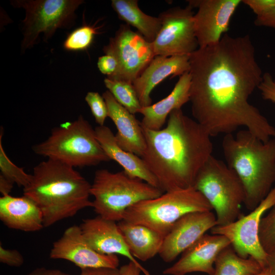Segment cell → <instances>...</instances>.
Returning <instances> with one entry per match:
<instances>
[{
    "mask_svg": "<svg viewBox=\"0 0 275 275\" xmlns=\"http://www.w3.org/2000/svg\"><path fill=\"white\" fill-rule=\"evenodd\" d=\"M254 24L256 26L268 27L275 30V6L266 14L256 17Z\"/></svg>",
    "mask_w": 275,
    "mask_h": 275,
    "instance_id": "e575fe53",
    "label": "cell"
},
{
    "mask_svg": "<svg viewBox=\"0 0 275 275\" xmlns=\"http://www.w3.org/2000/svg\"><path fill=\"white\" fill-rule=\"evenodd\" d=\"M50 257L69 261L80 269L117 268L119 264L116 255H103L94 250L85 239L80 227L75 225L68 228L53 243Z\"/></svg>",
    "mask_w": 275,
    "mask_h": 275,
    "instance_id": "9a60e30c",
    "label": "cell"
},
{
    "mask_svg": "<svg viewBox=\"0 0 275 275\" xmlns=\"http://www.w3.org/2000/svg\"><path fill=\"white\" fill-rule=\"evenodd\" d=\"M189 63L191 113L211 136L244 127L264 142L275 138V127L249 101L263 78L249 35L224 34L190 54Z\"/></svg>",
    "mask_w": 275,
    "mask_h": 275,
    "instance_id": "6da1fadb",
    "label": "cell"
},
{
    "mask_svg": "<svg viewBox=\"0 0 275 275\" xmlns=\"http://www.w3.org/2000/svg\"><path fill=\"white\" fill-rule=\"evenodd\" d=\"M102 96L107 105L108 117L117 130L115 134L117 144L125 151L141 157L146 149V142L141 122L118 103L108 90Z\"/></svg>",
    "mask_w": 275,
    "mask_h": 275,
    "instance_id": "d6986e66",
    "label": "cell"
},
{
    "mask_svg": "<svg viewBox=\"0 0 275 275\" xmlns=\"http://www.w3.org/2000/svg\"><path fill=\"white\" fill-rule=\"evenodd\" d=\"M97 65L100 72L107 75V77L114 75L118 67L116 59L112 55L106 54L98 58Z\"/></svg>",
    "mask_w": 275,
    "mask_h": 275,
    "instance_id": "1f68e13d",
    "label": "cell"
},
{
    "mask_svg": "<svg viewBox=\"0 0 275 275\" xmlns=\"http://www.w3.org/2000/svg\"><path fill=\"white\" fill-rule=\"evenodd\" d=\"M79 275H119V270L118 268H86L81 269Z\"/></svg>",
    "mask_w": 275,
    "mask_h": 275,
    "instance_id": "d590c367",
    "label": "cell"
},
{
    "mask_svg": "<svg viewBox=\"0 0 275 275\" xmlns=\"http://www.w3.org/2000/svg\"><path fill=\"white\" fill-rule=\"evenodd\" d=\"M263 98L275 103V82L271 74H263L262 80L258 87Z\"/></svg>",
    "mask_w": 275,
    "mask_h": 275,
    "instance_id": "d6a6232c",
    "label": "cell"
},
{
    "mask_svg": "<svg viewBox=\"0 0 275 275\" xmlns=\"http://www.w3.org/2000/svg\"><path fill=\"white\" fill-rule=\"evenodd\" d=\"M79 227L85 239L96 252L122 255L138 266L145 275H151L130 253L116 222L98 216L84 219Z\"/></svg>",
    "mask_w": 275,
    "mask_h": 275,
    "instance_id": "e0dca14e",
    "label": "cell"
},
{
    "mask_svg": "<svg viewBox=\"0 0 275 275\" xmlns=\"http://www.w3.org/2000/svg\"><path fill=\"white\" fill-rule=\"evenodd\" d=\"M230 245V241L225 236L205 234L182 253L178 261L162 273L166 275H186L201 272L212 275L218 255Z\"/></svg>",
    "mask_w": 275,
    "mask_h": 275,
    "instance_id": "2e32d148",
    "label": "cell"
},
{
    "mask_svg": "<svg viewBox=\"0 0 275 275\" xmlns=\"http://www.w3.org/2000/svg\"><path fill=\"white\" fill-rule=\"evenodd\" d=\"M193 187L214 210L217 226L229 224L241 215L244 188L235 172L223 161L212 155L199 172Z\"/></svg>",
    "mask_w": 275,
    "mask_h": 275,
    "instance_id": "ba28073f",
    "label": "cell"
},
{
    "mask_svg": "<svg viewBox=\"0 0 275 275\" xmlns=\"http://www.w3.org/2000/svg\"><path fill=\"white\" fill-rule=\"evenodd\" d=\"M0 219L10 229L36 232L44 227L42 211L30 198L9 195L0 198Z\"/></svg>",
    "mask_w": 275,
    "mask_h": 275,
    "instance_id": "ffe728a7",
    "label": "cell"
},
{
    "mask_svg": "<svg viewBox=\"0 0 275 275\" xmlns=\"http://www.w3.org/2000/svg\"><path fill=\"white\" fill-rule=\"evenodd\" d=\"M269 213L261 218L259 227V239L266 253L275 246V204Z\"/></svg>",
    "mask_w": 275,
    "mask_h": 275,
    "instance_id": "f1b7e54d",
    "label": "cell"
},
{
    "mask_svg": "<svg viewBox=\"0 0 275 275\" xmlns=\"http://www.w3.org/2000/svg\"><path fill=\"white\" fill-rule=\"evenodd\" d=\"M90 193L94 198L92 207L98 216L119 222L123 220L125 211L131 206L157 198L164 192L140 179L129 176L124 171L113 173L100 169L95 172Z\"/></svg>",
    "mask_w": 275,
    "mask_h": 275,
    "instance_id": "8992f818",
    "label": "cell"
},
{
    "mask_svg": "<svg viewBox=\"0 0 275 275\" xmlns=\"http://www.w3.org/2000/svg\"><path fill=\"white\" fill-rule=\"evenodd\" d=\"M13 183L0 175V192L2 196L9 195L11 192Z\"/></svg>",
    "mask_w": 275,
    "mask_h": 275,
    "instance_id": "ab89813d",
    "label": "cell"
},
{
    "mask_svg": "<svg viewBox=\"0 0 275 275\" xmlns=\"http://www.w3.org/2000/svg\"><path fill=\"white\" fill-rule=\"evenodd\" d=\"M143 130L146 149L141 157L159 188L167 192L193 187L199 172L212 155L211 136L206 129L180 108L171 113L164 128Z\"/></svg>",
    "mask_w": 275,
    "mask_h": 275,
    "instance_id": "7a4b0ae2",
    "label": "cell"
},
{
    "mask_svg": "<svg viewBox=\"0 0 275 275\" xmlns=\"http://www.w3.org/2000/svg\"><path fill=\"white\" fill-rule=\"evenodd\" d=\"M255 275H270L268 270L265 268L263 269L260 273Z\"/></svg>",
    "mask_w": 275,
    "mask_h": 275,
    "instance_id": "60d3db41",
    "label": "cell"
},
{
    "mask_svg": "<svg viewBox=\"0 0 275 275\" xmlns=\"http://www.w3.org/2000/svg\"><path fill=\"white\" fill-rule=\"evenodd\" d=\"M117 224L129 251L135 259L146 261L159 253L164 236L143 225L124 220Z\"/></svg>",
    "mask_w": 275,
    "mask_h": 275,
    "instance_id": "603a6c76",
    "label": "cell"
},
{
    "mask_svg": "<svg viewBox=\"0 0 275 275\" xmlns=\"http://www.w3.org/2000/svg\"><path fill=\"white\" fill-rule=\"evenodd\" d=\"M26 275H69L59 269L37 268Z\"/></svg>",
    "mask_w": 275,
    "mask_h": 275,
    "instance_id": "74e56055",
    "label": "cell"
},
{
    "mask_svg": "<svg viewBox=\"0 0 275 275\" xmlns=\"http://www.w3.org/2000/svg\"><path fill=\"white\" fill-rule=\"evenodd\" d=\"M211 206L194 187L165 192L128 208L123 220L146 226L165 237L174 224L193 212L210 211Z\"/></svg>",
    "mask_w": 275,
    "mask_h": 275,
    "instance_id": "52a82bcc",
    "label": "cell"
},
{
    "mask_svg": "<svg viewBox=\"0 0 275 275\" xmlns=\"http://www.w3.org/2000/svg\"><path fill=\"white\" fill-rule=\"evenodd\" d=\"M32 176L23 194L41 209L44 227L92 207L91 184L74 168L47 159L34 168Z\"/></svg>",
    "mask_w": 275,
    "mask_h": 275,
    "instance_id": "3957f363",
    "label": "cell"
},
{
    "mask_svg": "<svg viewBox=\"0 0 275 275\" xmlns=\"http://www.w3.org/2000/svg\"><path fill=\"white\" fill-rule=\"evenodd\" d=\"M222 147L227 164L243 185V204L252 211L275 185V138L264 142L245 129L224 135Z\"/></svg>",
    "mask_w": 275,
    "mask_h": 275,
    "instance_id": "277c9868",
    "label": "cell"
},
{
    "mask_svg": "<svg viewBox=\"0 0 275 275\" xmlns=\"http://www.w3.org/2000/svg\"><path fill=\"white\" fill-rule=\"evenodd\" d=\"M190 86V76L187 72L180 76L168 96L154 104L142 107L138 111L143 116L141 122L142 127L153 130L161 129L172 111L181 108L189 101Z\"/></svg>",
    "mask_w": 275,
    "mask_h": 275,
    "instance_id": "7402d4cb",
    "label": "cell"
},
{
    "mask_svg": "<svg viewBox=\"0 0 275 275\" xmlns=\"http://www.w3.org/2000/svg\"><path fill=\"white\" fill-rule=\"evenodd\" d=\"M104 84L118 103L131 114L138 113L142 106L132 84L107 77Z\"/></svg>",
    "mask_w": 275,
    "mask_h": 275,
    "instance_id": "484cf974",
    "label": "cell"
},
{
    "mask_svg": "<svg viewBox=\"0 0 275 275\" xmlns=\"http://www.w3.org/2000/svg\"><path fill=\"white\" fill-rule=\"evenodd\" d=\"M95 131L98 142L111 160L116 161L129 176L140 179L159 188L156 178L147 168L142 157L121 148L116 142L115 134L109 127L105 125L98 126L95 128Z\"/></svg>",
    "mask_w": 275,
    "mask_h": 275,
    "instance_id": "44dd1931",
    "label": "cell"
},
{
    "mask_svg": "<svg viewBox=\"0 0 275 275\" xmlns=\"http://www.w3.org/2000/svg\"><path fill=\"white\" fill-rule=\"evenodd\" d=\"M33 150L73 168L95 166L111 160L98 142L95 129L81 116L52 129L48 138L34 145Z\"/></svg>",
    "mask_w": 275,
    "mask_h": 275,
    "instance_id": "5b68a950",
    "label": "cell"
},
{
    "mask_svg": "<svg viewBox=\"0 0 275 275\" xmlns=\"http://www.w3.org/2000/svg\"><path fill=\"white\" fill-rule=\"evenodd\" d=\"M188 5L198 11L194 29L199 48L217 44L228 32L231 18L241 0H191Z\"/></svg>",
    "mask_w": 275,
    "mask_h": 275,
    "instance_id": "4fadbf2b",
    "label": "cell"
},
{
    "mask_svg": "<svg viewBox=\"0 0 275 275\" xmlns=\"http://www.w3.org/2000/svg\"><path fill=\"white\" fill-rule=\"evenodd\" d=\"M217 225L212 211L187 213L178 219L165 236L158 253L166 262H171Z\"/></svg>",
    "mask_w": 275,
    "mask_h": 275,
    "instance_id": "5bb4252c",
    "label": "cell"
},
{
    "mask_svg": "<svg viewBox=\"0 0 275 275\" xmlns=\"http://www.w3.org/2000/svg\"><path fill=\"white\" fill-rule=\"evenodd\" d=\"M84 3L82 0L11 1L13 7L25 11L21 51L33 47L41 35L47 42L58 29L72 27L76 19L75 11Z\"/></svg>",
    "mask_w": 275,
    "mask_h": 275,
    "instance_id": "9c48e42d",
    "label": "cell"
},
{
    "mask_svg": "<svg viewBox=\"0 0 275 275\" xmlns=\"http://www.w3.org/2000/svg\"><path fill=\"white\" fill-rule=\"evenodd\" d=\"M104 54L114 56L118 67L114 75L107 78L132 84L155 57L152 43L128 24H121L115 36L103 48Z\"/></svg>",
    "mask_w": 275,
    "mask_h": 275,
    "instance_id": "30bf717a",
    "label": "cell"
},
{
    "mask_svg": "<svg viewBox=\"0 0 275 275\" xmlns=\"http://www.w3.org/2000/svg\"><path fill=\"white\" fill-rule=\"evenodd\" d=\"M111 5L121 20L135 28L148 42L154 41L161 28L159 17L144 13L136 0H112Z\"/></svg>",
    "mask_w": 275,
    "mask_h": 275,
    "instance_id": "cb8c5ba5",
    "label": "cell"
},
{
    "mask_svg": "<svg viewBox=\"0 0 275 275\" xmlns=\"http://www.w3.org/2000/svg\"><path fill=\"white\" fill-rule=\"evenodd\" d=\"M275 204V185L266 197L254 209L246 215L223 226H215L212 234L226 237L231 245L240 257H252L264 269L267 266V253L259 239V227L264 213Z\"/></svg>",
    "mask_w": 275,
    "mask_h": 275,
    "instance_id": "8fae6325",
    "label": "cell"
},
{
    "mask_svg": "<svg viewBox=\"0 0 275 275\" xmlns=\"http://www.w3.org/2000/svg\"><path fill=\"white\" fill-rule=\"evenodd\" d=\"M0 262L10 266L19 267L23 265L24 259L16 250L6 249L1 244Z\"/></svg>",
    "mask_w": 275,
    "mask_h": 275,
    "instance_id": "4dcf8cb0",
    "label": "cell"
},
{
    "mask_svg": "<svg viewBox=\"0 0 275 275\" xmlns=\"http://www.w3.org/2000/svg\"><path fill=\"white\" fill-rule=\"evenodd\" d=\"M95 25L84 24L71 32L63 42V48L68 51L87 50L92 45L97 34Z\"/></svg>",
    "mask_w": 275,
    "mask_h": 275,
    "instance_id": "83f0119b",
    "label": "cell"
},
{
    "mask_svg": "<svg viewBox=\"0 0 275 275\" xmlns=\"http://www.w3.org/2000/svg\"><path fill=\"white\" fill-rule=\"evenodd\" d=\"M263 269L252 257L239 256L230 245L218 255L212 275H255Z\"/></svg>",
    "mask_w": 275,
    "mask_h": 275,
    "instance_id": "d4e9b609",
    "label": "cell"
},
{
    "mask_svg": "<svg viewBox=\"0 0 275 275\" xmlns=\"http://www.w3.org/2000/svg\"><path fill=\"white\" fill-rule=\"evenodd\" d=\"M270 275H275V246L267 253V266Z\"/></svg>",
    "mask_w": 275,
    "mask_h": 275,
    "instance_id": "f35d334b",
    "label": "cell"
},
{
    "mask_svg": "<svg viewBox=\"0 0 275 275\" xmlns=\"http://www.w3.org/2000/svg\"><path fill=\"white\" fill-rule=\"evenodd\" d=\"M189 69V55L155 56L132 83L142 107L152 104L151 93L160 82L169 76H180Z\"/></svg>",
    "mask_w": 275,
    "mask_h": 275,
    "instance_id": "ac0fdd59",
    "label": "cell"
},
{
    "mask_svg": "<svg viewBox=\"0 0 275 275\" xmlns=\"http://www.w3.org/2000/svg\"><path fill=\"white\" fill-rule=\"evenodd\" d=\"M3 129L0 132V175L23 188L29 184L32 174H27L22 168L15 164L6 154L2 145Z\"/></svg>",
    "mask_w": 275,
    "mask_h": 275,
    "instance_id": "4316f807",
    "label": "cell"
},
{
    "mask_svg": "<svg viewBox=\"0 0 275 275\" xmlns=\"http://www.w3.org/2000/svg\"><path fill=\"white\" fill-rule=\"evenodd\" d=\"M85 99L98 126L104 125L105 120L108 117V109L103 96L96 92H89Z\"/></svg>",
    "mask_w": 275,
    "mask_h": 275,
    "instance_id": "f546056e",
    "label": "cell"
},
{
    "mask_svg": "<svg viewBox=\"0 0 275 275\" xmlns=\"http://www.w3.org/2000/svg\"><path fill=\"white\" fill-rule=\"evenodd\" d=\"M274 82H275V79H274Z\"/></svg>",
    "mask_w": 275,
    "mask_h": 275,
    "instance_id": "b9f144b4",
    "label": "cell"
},
{
    "mask_svg": "<svg viewBox=\"0 0 275 275\" xmlns=\"http://www.w3.org/2000/svg\"><path fill=\"white\" fill-rule=\"evenodd\" d=\"M193 9L176 7L159 14L161 28L152 42L155 56L190 55L199 48Z\"/></svg>",
    "mask_w": 275,
    "mask_h": 275,
    "instance_id": "7c38bea8",
    "label": "cell"
},
{
    "mask_svg": "<svg viewBox=\"0 0 275 275\" xmlns=\"http://www.w3.org/2000/svg\"><path fill=\"white\" fill-rule=\"evenodd\" d=\"M242 3L248 6L257 17L266 14L275 6V0H243Z\"/></svg>",
    "mask_w": 275,
    "mask_h": 275,
    "instance_id": "836d02e7",
    "label": "cell"
},
{
    "mask_svg": "<svg viewBox=\"0 0 275 275\" xmlns=\"http://www.w3.org/2000/svg\"><path fill=\"white\" fill-rule=\"evenodd\" d=\"M119 275H141L142 269L134 263L129 261L119 269Z\"/></svg>",
    "mask_w": 275,
    "mask_h": 275,
    "instance_id": "8d00e7d4",
    "label": "cell"
}]
</instances>
